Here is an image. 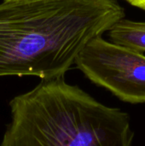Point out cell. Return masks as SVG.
<instances>
[{
	"label": "cell",
	"instance_id": "obj_5",
	"mask_svg": "<svg viewBox=\"0 0 145 146\" xmlns=\"http://www.w3.org/2000/svg\"><path fill=\"white\" fill-rule=\"evenodd\" d=\"M129 3L131 5L141 9L145 11V0H125Z\"/></svg>",
	"mask_w": 145,
	"mask_h": 146
},
{
	"label": "cell",
	"instance_id": "obj_1",
	"mask_svg": "<svg viewBox=\"0 0 145 146\" xmlns=\"http://www.w3.org/2000/svg\"><path fill=\"white\" fill-rule=\"evenodd\" d=\"M125 18L118 0L0 3V77L64 76L85 45Z\"/></svg>",
	"mask_w": 145,
	"mask_h": 146
},
{
	"label": "cell",
	"instance_id": "obj_3",
	"mask_svg": "<svg viewBox=\"0 0 145 146\" xmlns=\"http://www.w3.org/2000/svg\"><path fill=\"white\" fill-rule=\"evenodd\" d=\"M74 64L94 84L120 100L145 104V56L102 36L90 40L77 56Z\"/></svg>",
	"mask_w": 145,
	"mask_h": 146
},
{
	"label": "cell",
	"instance_id": "obj_4",
	"mask_svg": "<svg viewBox=\"0 0 145 146\" xmlns=\"http://www.w3.org/2000/svg\"><path fill=\"white\" fill-rule=\"evenodd\" d=\"M108 32L111 42L140 52L145 51V21H137L123 18Z\"/></svg>",
	"mask_w": 145,
	"mask_h": 146
},
{
	"label": "cell",
	"instance_id": "obj_6",
	"mask_svg": "<svg viewBox=\"0 0 145 146\" xmlns=\"http://www.w3.org/2000/svg\"><path fill=\"white\" fill-rule=\"evenodd\" d=\"M3 1H14V0H3Z\"/></svg>",
	"mask_w": 145,
	"mask_h": 146
},
{
	"label": "cell",
	"instance_id": "obj_2",
	"mask_svg": "<svg viewBox=\"0 0 145 146\" xmlns=\"http://www.w3.org/2000/svg\"><path fill=\"white\" fill-rule=\"evenodd\" d=\"M0 146H132L128 113L107 106L64 76L42 80L9 102Z\"/></svg>",
	"mask_w": 145,
	"mask_h": 146
}]
</instances>
